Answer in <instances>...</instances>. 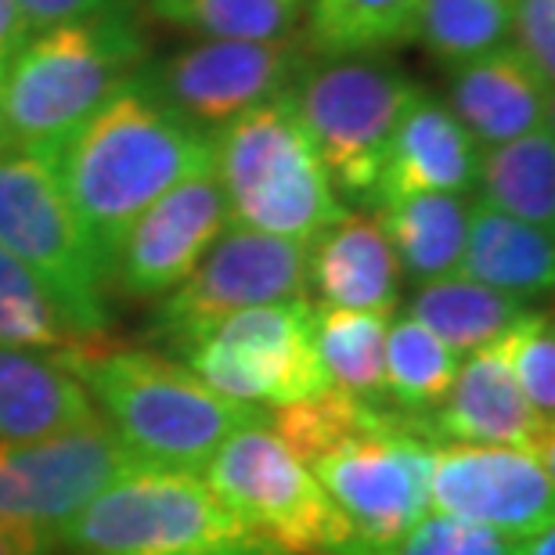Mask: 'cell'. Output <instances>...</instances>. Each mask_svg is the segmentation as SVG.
<instances>
[{
  "instance_id": "obj_11",
  "label": "cell",
  "mask_w": 555,
  "mask_h": 555,
  "mask_svg": "<svg viewBox=\"0 0 555 555\" xmlns=\"http://www.w3.org/2000/svg\"><path fill=\"white\" fill-rule=\"evenodd\" d=\"M299 296H307V246L228 224L195 271L159 296L152 339L184 353L238 310Z\"/></svg>"
},
{
  "instance_id": "obj_22",
  "label": "cell",
  "mask_w": 555,
  "mask_h": 555,
  "mask_svg": "<svg viewBox=\"0 0 555 555\" xmlns=\"http://www.w3.org/2000/svg\"><path fill=\"white\" fill-rule=\"evenodd\" d=\"M469 195L422 192L379 203L375 220H379L386 242L393 246L401 274L415 278V282H433V278L459 271L465 231H469Z\"/></svg>"
},
{
  "instance_id": "obj_6",
  "label": "cell",
  "mask_w": 555,
  "mask_h": 555,
  "mask_svg": "<svg viewBox=\"0 0 555 555\" xmlns=\"http://www.w3.org/2000/svg\"><path fill=\"white\" fill-rule=\"evenodd\" d=\"M59 545L76 555H278L195 473L134 469L94 498Z\"/></svg>"
},
{
  "instance_id": "obj_5",
  "label": "cell",
  "mask_w": 555,
  "mask_h": 555,
  "mask_svg": "<svg viewBox=\"0 0 555 555\" xmlns=\"http://www.w3.org/2000/svg\"><path fill=\"white\" fill-rule=\"evenodd\" d=\"M214 173L238 228L310 246L343 214L288 91L214 130Z\"/></svg>"
},
{
  "instance_id": "obj_30",
  "label": "cell",
  "mask_w": 555,
  "mask_h": 555,
  "mask_svg": "<svg viewBox=\"0 0 555 555\" xmlns=\"http://www.w3.org/2000/svg\"><path fill=\"white\" fill-rule=\"evenodd\" d=\"M412 37L454 69L508 43L505 0H418Z\"/></svg>"
},
{
  "instance_id": "obj_18",
  "label": "cell",
  "mask_w": 555,
  "mask_h": 555,
  "mask_svg": "<svg viewBox=\"0 0 555 555\" xmlns=\"http://www.w3.org/2000/svg\"><path fill=\"white\" fill-rule=\"evenodd\" d=\"M443 105L469 130L476 149L555 127L552 87L508 43L473 62L454 65Z\"/></svg>"
},
{
  "instance_id": "obj_19",
  "label": "cell",
  "mask_w": 555,
  "mask_h": 555,
  "mask_svg": "<svg viewBox=\"0 0 555 555\" xmlns=\"http://www.w3.org/2000/svg\"><path fill=\"white\" fill-rule=\"evenodd\" d=\"M307 288L325 307L393 314L401 304V263L379 220L343 209L307 246Z\"/></svg>"
},
{
  "instance_id": "obj_12",
  "label": "cell",
  "mask_w": 555,
  "mask_h": 555,
  "mask_svg": "<svg viewBox=\"0 0 555 555\" xmlns=\"http://www.w3.org/2000/svg\"><path fill=\"white\" fill-rule=\"evenodd\" d=\"M134 469L141 465L102 415L40 440L0 443V524L59 541L98 494Z\"/></svg>"
},
{
  "instance_id": "obj_1",
  "label": "cell",
  "mask_w": 555,
  "mask_h": 555,
  "mask_svg": "<svg viewBox=\"0 0 555 555\" xmlns=\"http://www.w3.org/2000/svg\"><path fill=\"white\" fill-rule=\"evenodd\" d=\"M268 429L310 469L358 538L361 555L390 548L429 516L433 440L426 415L369 404L343 390L268 412Z\"/></svg>"
},
{
  "instance_id": "obj_14",
  "label": "cell",
  "mask_w": 555,
  "mask_h": 555,
  "mask_svg": "<svg viewBox=\"0 0 555 555\" xmlns=\"http://www.w3.org/2000/svg\"><path fill=\"white\" fill-rule=\"evenodd\" d=\"M555 459L524 448L437 443L429 469V508L487 527L508 541L552 524Z\"/></svg>"
},
{
  "instance_id": "obj_23",
  "label": "cell",
  "mask_w": 555,
  "mask_h": 555,
  "mask_svg": "<svg viewBox=\"0 0 555 555\" xmlns=\"http://www.w3.org/2000/svg\"><path fill=\"white\" fill-rule=\"evenodd\" d=\"M527 310L524 299L498 293L491 285H480L465 274H443L433 282H418L408 318L426 325L459 358H469L476 350L494 347Z\"/></svg>"
},
{
  "instance_id": "obj_20",
  "label": "cell",
  "mask_w": 555,
  "mask_h": 555,
  "mask_svg": "<svg viewBox=\"0 0 555 555\" xmlns=\"http://www.w3.org/2000/svg\"><path fill=\"white\" fill-rule=\"evenodd\" d=\"M98 415L62 353L0 347V443L40 440Z\"/></svg>"
},
{
  "instance_id": "obj_31",
  "label": "cell",
  "mask_w": 555,
  "mask_h": 555,
  "mask_svg": "<svg viewBox=\"0 0 555 555\" xmlns=\"http://www.w3.org/2000/svg\"><path fill=\"white\" fill-rule=\"evenodd\" d=\"M505 358L516 386L541 415L555 418V328L552 314L527 310L502 339L494 343Z\"/></svg>"
},
{
  "instance_id": "obj_27",
  "label": "cell",
  "mask_w": 555,
  "mask_h": 555,
  "mask_svg": "<svg viewBox=\"0 0 555 555\" xmlns=\"http://www.w3.org/2000/svg\"><path fill=\"white\" fill-rule=\"evenodd\" d=\"M462 358L415 318H397L386 328L383 383L386 401L408 415H433L451 393Z\"/></svg>"
},
{
  "instance_id": "obj_15",
  "label": "cell",
  "mask_w": 555,
  "mask_h": 555,
  "mask_svg": "<svg viewBox=\"0 0 555 555\" xmlns=\"http://www.w3.org/2000/svg\"><path fill=\"white\" fill-rule=\"evenodd\" d=\"M231 224L217 173H195L159 203H152L127 231L113 263V285L134 299H159L177 288Z\"/></svg>"
},
{
  "instance_id": "obj_35",
  "label": "cell",
  "mask_w": 555,
  "mask_h": 555,
  "mask_svg": "<svg viewBox=\"0 0 555 555\" xmlns=\"http://www.w3.org/2000/svg\"><path fill=\"white\" fill-rule=\"evenodd\" d=\"M33 37V26L22 15L18 0H0V65H8L15 54L26 48Z\"/></svg>"
},
{
  "instance_id": "obj_9",
  "label": "cell",
  "mask_w": 555,
  "mask_h": 555,
  "mask_svg": "<svg viewBox=\"0 0 555 555\" xmlns=\"http://www.w3.org/2000/svg\"><path fill=\"white\" fill-rule=\"evenodd\" d=\"M203 480L278 555H361L350 524L268 422L220 443Z\"/></svg>"
},
{
  "instance_id": "obj_7",
  "label": "cell",
  "mask_w": 555,
  "mask_h": 555,
  "mask_svg": "<svg viewBox=\"0 0 555 555\" xmlns=\"http://www.w3.org/2000/svg\"><path fill=\"white\" fill-rule=\"evenodd\" d=\"M422 87L397 65L372 54L307 59L288 87L296 116L314 141L332 184L372 198L397 119Z\"/></svg>"
},
{
  "instance_id": "obj_3",
  "label": "cell",
  "mask_w": 555,
  "mask_h": 555,
  "mask_svg": "<svg viewBox=\"0 0 555 555\" xmlns=\"http://www.w3.org/2000/svg\"><path fill=\"white\" fill-rule=\"evenodd\" d=\"M62 361L141 469L203 476L228 437L268 422L263 408L209 390L188 364L155 350L105 343Z\"/></svg>"
},
{
  "instance_id": "obj_33",
  "label": "cell",
  "mask_w": 555,
  "mask_h": 555,
  "mask_svg": "<svg viewBox=\"0 0 555 555\" xmlns=\"http://www.w3.org/2000/svg\"><path fill=\"white\" fill-rule=\"evenodd\" d=\"M508 48L555 87V0H505Z\"/></svg>"
},
{
  "instance_id": "obj_13",
  "label": "cell",
  "mask_w": 555,
  "mask_h": 555,
  "mask_svg": "<svg viewBox=\"0 0 555 555\" xmlns=\"http://www.w3.org/2000/svg\"><path fill=\"white\" fill-rule=\"evenodd\" d=\"M310 59L296 33L278 40H195L192 48L144 62L138 83L203 130L285 94Z\"/></svg>"
},
{
  "instance_id": "obj_32",
  "label": "cell",
  "mask_w": 555,
  "mask_h": 555,
  "mask_svg": "<svg viewBox=\"0 0 555 555\" xmlns=\"http://www.w3.org/2000/svg\"><path fill=\"white\" fill-rule=\"evenodd\" d=\"M390 555H513V541L451 516H422Z\"/></svg>"
},
{
  "instance_id": "obj_16",
  "label": "cell",
  "mask_w": 555,
  "mask_h": 555,
  "mask_svg": "<svg viewBox=\"0 0 555 555\" xmlns=\"http://www.w3.org/2000/svg\"><path fill=\"white\" fill-rule=\"evenodd\" d=\"M426 418L437 443L524 448L555 459V422L527 401L498 347L469 353L459 364L451 393Z\"/></svg>"
},
{
  "instance_id": "obj_37",
  "label": "cell",
  "mask_w": 555,
  "mask_h": 555,
  "mask_svg": "<svg viewBox=\"0 0 555 555\" xmlns=\"http://www.w3.org/2000/svg\"><path fill=\"white\" fill-rule=\"evenodd\" d=\"M513 555H555V527H541L534 534L516 538L513 541Z\"/></svg>"
},
{
  "instance_id": "obj_21",
  "label": "cell",
  "mask_w": 555,
  "mask_h": 555,
  "mask_svg": "<svg viewBox=\"0 0 555 555\" xmlns=\"http://www.w3.org/2000/svg\"><path fill=\"white\" fill-rule=\"evenodd\" d=\"M480 285H491L498 293L516 299H538L552 293L555 282V242L552 231L534 228L527 220H516L498 209L473 203L469 231L459 271Z\"/></svg>"
},
{
  "instance_id": "obj_24",
  "label": "cell",
  "mask_w": 555,
  "mask_h": 555,
  "mask_svg": "<svg viewBox=\"0 0 555 555\" xmlns=\"http://www.w3.org/2000/svg\"><path fill=\"white\" fill-rule=\"evenodd\" d=\"M473 188H480L483 206L552 231L555 228V127H541L534 134L480 149Z\"/></svg>"
},
{
  "instance_id": "obj_2",
  "label": "cell",
  "mask_w": 555,
  "mask_h": 555,
  "mask_svg": "<svg viewBox=\"0 0 555 555\" xmlns=\"http://www.w3.org/2000/svg\"><path fill=\"white\" fill-rule=\"evenodd\" d=\"M69 206L108 263L152 203L214 170V134L134 80L102 105L51 159Z\"/></svg>"
},
{
  "instance_id": "obj_4",
  "label": "cell",
  "mask_w": 555,
  "mask_h": 555,
  "mask_svg": "<svg viewBox=\"0 0 555 555\" xmlns=\"http://www.w3.org/2000/svg\"><path fill=\"white\" fill-rule=\"evenodd\" d=\"M144 37L130 8H116L29 37L4 65L0 108L11 149L54 159L65 141L138 80Z\"/></svg>"
},
{
  "instance_id": "obj_17",
  "label": "cell",
  "mask_w": 555,
  "mask_h": 555,
  "mask_svg": "<svg viewBox=\"0 0 555 555\" xmlns=\"http://www.w3.org/2000/svg\"><path fill=\"white\" fill-rule=\"evenodd\" d=\"M476 155L480 149L443 105V98L418 91L415 102L397 119L369 203L379 206L422 192L465 195L476 184Z\"/></svg>"
},
{
  "instance_id": "obj_29",
  "label": "cell",
  "mask_w": 555,
  "mask_h": 555,
  "mask_svg": "<svg viewBox=\"0 0 555 555\" xmlns=\"http://www.w3.org/2000/svg\"><path fill=\"white\" fill-rule=\"evenodd\" d=\"M152 18L198 40H278L296 33L299 0H144Z\"/></svg>"
},
{
  "instance_id": "obj_34",
  "label": "cell",
  "mask_w": 555,
  "mask_h": 555,
  "mask_svg": "<svg viewBox=\"0 0 555 555\" xmlns=\"http://www.w3.org/2000/svg\"><path fill=\"white\" fill-rule=\"evenodd\" d=\"M116 4H119V0H18L22 15H26L33 33L94 18V15H102V11L116 8Z\"/></svg>"
},
{
  "instance_id": "obj_8",
  "label": "cell",
  "mask_w": 555,
  "mask_h": 555,
  "mask_svg": "<svg viewBox=\"0 0 555 555\" xmlns=\"http://www.w3.org/2000/svg\"><path fill=\"white\" fill-rule=\"evenodd\" d=\"M0 249L26 263L83 332L108 339L113 314L105 293L113 285V263L87 235L54 166L40 155L15 149L0 155Z\"/></svg>"
},
{
  "instance_id": "obj_28",
  "label": "cell",
  "mask_w": 555,
  "mask_h": 555,
  "mask_svg": "<svg viewBox=\"0 0 555 555\" xmlns=\"http://www.w3.org/2000/svg\"><path fill=\"white\" fill-rule=\"evenodd\" d=\"M418 0H310V37L318 54H375L404 43Z\"/></svg>"
},
{
  "instance_id": "obj_25",
  "label": "cell",
  "mask_w": 555,
  "mask_h": 555,
  "mask_svg": "<svg viewBox=\"0 0 555 555\" xmlns=\"http://www.w3.org/2000/svg\"><path fill=\"white\" fill-rule=\"evenodd\" d=\"M113 339H94L91 332L76 325V318L62 307V299L0 249V347H22L40 353H83L105 347Z\"/></svg>"
},
{
  "instance_id": "obj_36",
  "label": "cell",
  "mask_w": 555,
  "mask_h": 555,
  "mask_svg": "<svg viewBox=\"0 0 555 555\" xmlns=\"http://www.w3.org/2000/svg\"><path fill=\"white\" fill-rule=\"evenodd\" d=\"M54 548H59V541L51 534L0 524V555H54Z\"/></svg>"
},
{
  "instance_id": "obj_10",
  "label": "cell",
  "mask_w": 555,
  "mask_h": 555,
  "mask_svg": "<svg viewBox=\"0 0 555 555\" xmlns=\"http://www.w3.org/2000/svg\"><path fill=\"white\" fill-rule=\"evenodd\" d=\"M181 364L209 390L263 412L328 390L314 347V307L307 296L238 310L188 347Z\"/></svg>"
},
{
  "instance_id": "obj_38",
  "label": "cell",
  "mask_w": 555,
  "mask_h": 555,
  "mask_svg": "<svg viewBox=\"0 0 555 555\" xmlns=\"http://www.w3.org/2000/svg\"><path fill=\"white\" fill-rule=\"evenodd\" d=\"M0 80H4V65H0ZM11 152V138H8V127H4V108H0V155Z\"/></svg>"
},
{
  "instance_id": "obj_26",
  "label": "cell",
  "mask_w": 555,
  "mask_h": 555,
  "mask_svg": "<svg viewBox=\"0 0 555 555\" xmlns=\"http://www.w3.org/2000/svg\"><path fill=\"white\" fill-rule=\"evenodd\" d=\"M310 307H314V347L332 390H343L369 404H390L383 383V350L393 314L325 304Z\"/></svg>"
}]
</instances>
